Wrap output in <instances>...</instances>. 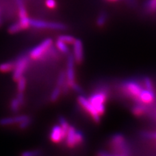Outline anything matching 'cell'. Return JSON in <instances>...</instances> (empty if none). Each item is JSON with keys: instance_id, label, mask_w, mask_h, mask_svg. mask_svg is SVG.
<instances>
[{"instance_id": "30", "label": "cell", "mask_w": 156, "mask_h": 156, "mask_svg": "<svg viewBox=\"0 0 156 156\" xmlns=\"http://www.w3.org/2000/svg\"><path fill=\"white\" fill-rule=\"evenodd\" d=\"M144 86H145L146 89L154 91L153 83H152V81H151L150 78H148V77H145L144 78Z\"/></svg>"}, {"instance_id": "9", "label": "cell", "mask_w": 156, "mask_h": 156, "mask_svg": "<svg viewBox=\"0 0 156 156\" xmlns=\"http://www.w3.org/2000/svg\"><path fill=\"white\" fill-rule=\"evenodd\" d=\"M66 133L61 128L60 125H55L52 128L50 134V139L54 143H59L65 139Z\"/></svg>"}, {"instance_id": "32", "label": "cell", "mask_w": 156, "mask_h": 156, "mask_svg": "<svg viewBox=\"0 0 156 156\" xmlns=\"http://www.w3.org/2000/svg\"><path fill=\"white\" fill-rule=\"evenodd\" d=\"M45 4L48 8L53 9L57 7V2L55 0H46Z\"/></svg>"}, {"instance_id": "24", "label": "cell", "mask_w": 156, "mask_h": 156, "mask_svg": "<svg viewBox=\"0 0 156 156\" xmlns=\"http://www.w3.org/2000/svg\"><path fill=\"white\" fill-rule=\"evenodd\" d=\"M22 105L20 104V102L19 101V100L17 99V98H14L11 100V111L13 112V113H16L19 111L20 107Z\"/></svg>"}, {"instance_id": "26", "label": "cell", "mask_w": 156, "mask_h": 156, "mask_svg": "<svg viewBox=\"0 0 156 156\" xmlns=\"http://www.w3.org/2000/svg\"><path fill=\"white\" fill-rule=\"evenodd\" d=\"M58 122H59V125L61 127V128L66 134L68 128H69L70 127V125L68 124L67 120L63 116H60L59 118H58Z\"/></svg>"}, {"instance_id": "4", "label": "cell", "mask_w": 156, "mask_h": 156, "mask_svg": "<svg viewBox=\"0 0 156 156\" xmlns=\"http://www.w3.org/2000/svg\"><path fill=\"white\" fill-rule=\"evenodd\" d=\"M29 62V57L26 55L21 56L18 58L14 62V68L13 69L12 77L14 80L17 81L20 77L23 76L24 72L26 71Z\"/></svg>"}, {"instance_id": "25", "label": "cell", "mask_w": 156, "mask_h": 156, "mask_svg": "<svg viewBox=\"0 0 156 156\" xmlns=\"http://www.w3.org/2000/svg\"><path fill=\"white\" fill-rule=\"evenodd\" d=\"M66 83V73L64 72H61L59 75H58V76L57 85L62 88L63 86L65 85Z\"/></svg>"}, {"instance_id": "27", "label": "cell", "mask_w": 156, "mask_h": 156, "mask_svg": "<svg viewBox=\"0 0 156 156\" xmlns=\"http://www.w3.org/2000/svg\"><path fill=\"white\" fill-rule=\"evenodd\" d=\"M66 83L68 85L70 88H71L72 89L74 90L75 92H77V93H82L83 90L81 89V87L76 83V81H70V82H67Z\"/></svg>"}, {"instance_id": "35", "label": "cell", "mask_w": 156, "mask_h": 156, "mask_svg": "<svg viewBox=\"0 0 156 156\" xmlns=\"http://www.w3.org/2000/svg\"><path fill=\"white\" fill-rule=\"evenodd\" d=\"M107 1H109L111 2H116L119 1V0H107Z\"/></svg>"}, {"instance_id": "20", "label": "cell", "mask_w": 156, "mask_h": 156, "mask_svg": "<svg viewBox=\"0 0 156 156\" xmlns=\"http://www.w3.org/2000/svg\"><path fill=\"white\" fill-rule=\"evenodd\" d=\"M18 84H17V88H18V91L19 92H23L24 90H26V85H27V81L25 77L22 76L20 77L19 79L17 80Z\"/></svg>"}, {"instance_id": "3", "label": "cell", "mask_w": 156, "mask_h": 156, "mask_svg": "<svg viewBox=\"0 0 156 156\" xmlns=\"http://www.w3.org/2000/svg\"><path fill=\"white\" fill-rule=\"evenodd\" d=\"M89 100L94 107L98 114L101 116L105 113V104L107 99V93L105 90H99L94 92L89 98Z\"/></svg>"}, {"instance_id": "31", "label": "cell", "mask_w": 156, "mask_h": 156, "mask_svg": "<svg viewBox=\"0 0 156 156\" xmlns=\"http://www.w3.org/2000/svg\"><path fill=\"white\" fill-rule=\"evenodd\" d=\"M76 140L77 145L81 144L84 141V136L81 131L77 130L76 131Z\"/></svg>"}, {"instance_id": "1", "label": "cell", "mask_w": 156, "mask_h": 156, "mask_svg": "<svg viewBox=\"0 0 156 156\" xmlns=\"http://www.w3.org/2000/svg\"><path fill=\"white\" fill-rule=\"evenodd\" d=\"M110 143L113 155L128 156L131 155L130 147L122 134H115L111 137Z\"/></svg>"}, {"instance_id": "23", "label": "cell", "mask_w": 156, "mask_h": 156, "mask_svg": "<svg viewBox=\"0 0 156 156\" xmlns=\"http://www.w3.org/2000/svg\"><path fill=\"white\" fill-rule=\"evenodd\" d=\"M107 21V14L105 12H101L96 19V24L98 27H103Z\"/></svg>"}, {"instance_id": "10", "label": "cell", "mask_w": 156, "mask_h": 156, "mask_svg": "<svg viewBox=\"0 0 156 156\" xmlns=\"http://www.w3.org/2000/svg\"><path fill=\"white\" fill-rule=\"evenodd\" d=\"M155 100V94L154 90L148 89L143 90L138 98V104L148 105L152 104Z\"/></svg>"}, {"instance_id": "15", "label": "cell", "mask_w": 156, "mask_h": 156, "mask_svg": "<svg viewBox=\"0 0 156 156\" xmlns=\"http://www.w3.org/2000/svg\"><path fill=\"white\" fill-rule=\"evenodd\" d=\"M132 113L136 116H141L146 114V108L144 105L138 104L132 108Z\"/></svg>"}, {"instance_id": "29", "label": "cell", "mask_w": 156, "mask_h": 156, "mask_svg": "<svg viewBox=\"0 0 156 156\" xmlns=\"http://www.w3.org/2000/svg\"><path fill=\"white\" fill-rule=\"evenodd\" d=\"M41 154V151L39 150H28V151H24L22 153V156H37L40 155Z\"/></svg>"}, {"instance_id": "8", "label": "cell", "mask_w": 156, "mask_h": 156, "mask_svg": "<svg viewBox=\"0 0 156 156\" xmlns=\"http://www.w3.org/2000/svg\"><path fill=\"white\" fill-rule=\"evenodd\" d=\"M18 16H19V23L22 28L23 30L28 29L31 27L30 20L27 15V12L25 6L21 0H18Z\"/></svg>"}, {"instance_id": "13", "label": "cell", "mask_w": 156, "mask_h": 156, "mask_svg": "<svg viewBox=\"0 0 156 156\" xmlns=\"http://www.w3.org/2000/svg\"><path fill=\"white\" fill-rule=\"evenodd\" d=\"M77 129L73 126H70L66 133L65 137V143L68 147L73 148L78 146L76 140Z\"/></svg>"}, {"instance_id": "22", "label": "cell", "mask_w": 156, "mask_h": 156, "mask_svg": "<svg viewBox=\"0 0 156 156\" xmlns=\"http://www.w3.org/2000/svg\"><path fill=\"white\" fill-rule=\"evenodd\" d=\"M23 29L19 22H16L11 24L8 28V31L11 34H15L19 33L20 31H21Z\"/></svg>"}, {"instance_id": "12", "label": "cell", "mask_w": 156, "mask_h": 156, "mask_svg": "<svg viewBox=\"0 0 156 156\" xmlns=\"http://www.w3.org/2000/svg\"><path fill=\"white\" fill-rule=\"evenodd\" d=\"M73 46H74L73 55H74L75 61L78 64H80L83 60V46L82 41L80 39H76Z\"/></svg>"}, {"instance_id": "18", "label": "cell", "mask_w": 156, "mask_h": 156, "mask_svg": "<svg viewBox=\"0 0 156 156\" xmlns=\"http://www.w3.org/2000/svg\"><path fill=\"white\" fill-rule=\"evenodd\" d=\"M55 45L57 48L61 52L65 53V54H68V53H69V49H68L67 46V44L57 39Z\"/></svg>"}, {"instance_id": "33", "label": "cell", "mask_w": 156, "mask_h": 156, "mask_svg": "<svg viewBox=\"0 0 156 156\" xmlns=\"http://www.w3.org/2000/svg\"><path fill=\"white\" fill-rule=\"evenodd\" d=\"M17 99L19 100V101L20 102V104L22 105L24 102V95H23V92H19L17 94Z\"/></svg>"}, {"instance_id": "17", "label": "cell", "mask_w": 156, "mask_h": 156, "mask_svg": "<svg viewBox=\"0 0 156 156\" xmlns=\"http://www.w3.org/2000/svg\"><path fill=\"white\" fill-rule=\"evenodd\" d=\"M61 92H62L61 87L57 85L51 92V94L50 95V100L52 102H55L58 99V98L60 97Z\"/></svg>"}, {"instance_id": "11", "label": "cell", "mask_w": 156, "mask_h": 156, "mask_svg": "<svg viewBox=\"0 0 156 156\" xmlns=\"http://www.w3.org/2000/svg\"><path fill=\"white\" fill-rule=\"evenodd\" d=\"M75 59L73 54L68 53L67 58V68L66 71V81L70 82L75 81V70H74V63Z\"/></svg>"}, {"instance_id": "34", "label": "cell", "mask_w": 156, "mask_h": 156, "mask_svg": "<svg viewBox=\"0 0 156 156\" xmlns=\"http://www.w3.org/2000/svg\"><path fill=\"white\" fill-rule=\"evenodd\" d=\"M98 155H100V156H110V155H113V154H110L109 152H105V151H103V150H101V151H100V152H99L98 154Z\"/></svg>"}, {"instance_id": "19", "label": "cell", "mask_w": 156, "mask_h": 156, "mask_svg": "<svg viewBox=\"0 0 156 156\" xmlns=\"http://www.w3.org/2000/svg\"><path fill=\"white\" fill-rule=\"evenodd\" d=\"M146 10L152 14L156 13V0H148L146 3Z\"/></svg>"}, {"instance_id": "21", "label": "cell", "mask_w": 156, "mask_h": 156, "mask_svg": "<svg viewBox=\"0 0 156 156\" xmlns=\"http://www.w3.org/2000/svg\"><path fill=\"white\" fill-rule=\"evenodd\" d=\"M76 39L73 36L68 35H60L58 37V40L64 42L67 44H73L74 43Z\"/></svg>"}, {"instance_id": "7", "label": "cell", "mask_w": 156, "mask_h": 156, "mask_svg": "<svg viewBox=\"0 0 156 156\" xmlns=\"http://www.w3.org/2000/svg\"><path fill=\"white\" fill-rule=\"evenodd\" d=\"M124 89L126 93L136 100V101H138L141 92L143 90L140 85L135 81H126L124 84Z\"/></svg>"}, {"instance_id": "14", "label": "cell", "mask_w": 156, "mask_h": 156, "mask_svg": "<svg viewBox=\"0 0 156 156\" xmlns=\"http://www.w3.org/2000/svg\"><path fill=\"white\" fill-rule=\"evenodd\" d=\"M28 116L27 115H20L16 116H12V117H5V118H3L0 119V125L1 126H8L11 125L13 124L21 122L22 121L27 119Z\"/></svg>"}, {"instance_id": "6", "label": "cell", "mask_w": 156, "mask_h": 156, "mask_svg": "<svg viewBox=\"0 0 156 156\" xmlns=\"http://www.w3.org/2000/svg\"><path fill=\"white\" fill-rule=\"evenodd\" d=\"M30 23L31 27L37 29H54V30H64L66 27L65 24L61 23L50 22L35 19H31Z\"/></svg>"}, {"instance_id": "28", "label": "cell", "mask_w": 156, "mask_h": 156, "mask_svg": "<svg viewBox=\"0 0 156 156\" xmlns=\"http://www.w3.org/2000/svg\"><path fill=\"white\" fill-rule=\"evenodd\" d=\"M31 122H32L31 119L29 116H28L27 119L23 120V121L19 123V128L22 129H26L29 126H30Z\"/></svg>"}, {"instance_id": "2", "label": "cell", "mask_w": 156, "mask_h": 156, "mask_svg": "<svg viewBox=\"0 0 156 156\" xmlns=\"http://www.w3.org/2000/svg\"><path fill=\"white\" fill-rule=\"evenodd\" d=\"M53 44L51 38H46L41 42L38 45L33 48L29 53V57L33 60H39L44 57L47 52L50 50Z\"/></svg>"}, {"instance_id": "16", "label": "cell", "mask_w": 156, "mask_h": 156, "mask_svg": "<svg viewBox=\"0 0 156 156\" xmlns=\"http://www.w3.org/2000/svg\"><path fill=\"white\" fill-rule=\"evenodd\" d=\"M14 68V62H7L0 64V72H9L13 70Z\"/></svg>"}, {"instance_id": "5", "label": "cell", "mask_w": 156, "mask_h": 156, "mask_svg": "<svg viewBox=\"0 0 156 156\" xmlns=\"http://www.w3.org/2000/svg\"><path fill=\"white\" fill-rule=\"evenodd\" d=\"M77 101L83 108L90 115L95 122L99 123L100 121V115L98 113L94 107L90 103L89 99L84 96L80 95L77 98Z\"/></svg>"}]
</instances>
